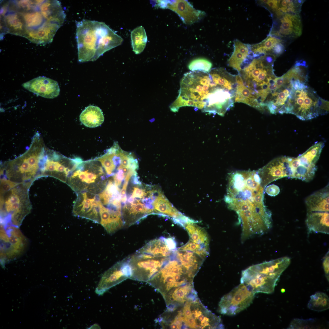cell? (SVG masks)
Here are the masks:
<instances>
[{"label": "cell", "instance_id": "6da1fadb", "mask_svg": "<svg viewBox=\"0 0 329 329\" xmlns=\"http://www.w3.org/2000/svg\"><path fill=\"white\" fill-rule=\"evenodd\" d=\"M1 35L7 33L44 44L52 42L66 17L57 0H9L2 1Z\"/></svg>", "mask_w": 329, "mask_h": 329}, {"label": "cell", "instance_id": "7a4b0ae2", "mask_svg": "<svg viewBox=\"0 0 329 329\" xmlns=\"http://www.w3.org/2000/svg\"><path fill=\"white\" fill-rule=\"evenodd\" d=\"M224 200L237 214L242 242L261 235L271 228V212L264 202V190L257 171H236L228 174Z\"/></svg>", "mask_w": 329, "mask_h": 329}, {"label": "cell", "instance_id": "3957f363", "mask_svg": "<svg viewBox=\"0 0 329 329\" xmlns=\"http://www.w3.org/2000/svg\"><path fill=\"white\" fill-rule=\"evenodd\" d=\"M76 38L78 60L82 62L96 60L123 41L105 23L87 19L76 23Z\"/></svg>", "mask_w": 329, "mask_h": 329}, {"label": "cell", "instance_id": "277c9868", "mask_svg": "<svg viewBox=\"0 0 329 329\" xmlns=\"http://www.w3.org/2000/svg\"><path fill=\"white\" fill-rule=\"evenodd\" d=\"M218 85L209 73L196 71L185 73L180 81L178 95L170 106L171 111L176 112L182 107L189 106L203 112Z\"/></svg>", "mask_w": 329, "mask_h": 329}, {"label": "cell", "instance_id": "5b68a950", "mask_svg": "<svg viewBox=\"0 0 329 329\" xmlns=\"http://www.w3.org/2000/svg\"><path fill=\"white\" fill-rule=\"evenodd\" d=\"M290 263V258L285 256L252 265L242 272L241 283L255 293H272Z\"/></svg>", "mask_w": 329, "mask_h": 329}, {"label": "cell", "instance_id": "8992f818", "mask_svg": "<svg viewBox=\"0 0 329 329\" xmlns=\"http://www.w3.org/2000/svg\"><path fill=\"white\" fill-rule=\"evenodd\" d=\"M31 185L19 183L8 191L0 194L2 225L18 227L30 212L32 205L29 191Z\"/></svg>", "mask_w": 329, "mask_h": 329}, {"label": "cell", "instance_id": "52a82bcc", "mask_svg": "<svg viewBox=\"0 0 329 329\" xmlns=\"http://www.w3.org/2000/svg\"><path fill=\"white\" fill-rule=\"evenodd\" d=\"M45 156L42 153H28L5 163L1 171V178L17 183L32 184L43 177Z\"/></svg>", "mask_w": 329, "mask_h": 329}, {"label": "cell", "instance_id": "ba28073f", "mask_svg": "<svg viewBox=\"0 0 329 329\" xmlns=\"http://www.w3.org/2000/svg\"><path fill=\"white\" fill-rule=\"evenodd\" d=\"M175 252L159 271L147 282L163 296L175 288L193 283L195 276L181 264Z\"/></svg>", "mask_w": 329, "mask_h": 329}, {"label": "cell", "instance_id": "9c48e42d", "mask_svg": "<svg viewBox=\"0 0 329 329\" xmlns=\"http://www.w3.org/2000/svg\"><path fill=\"white\" fill-rule=\"evenodd\" d=\"M179 309L174 312L173 317L182 323L183 328H224L221 318L206 308L198 298L187 301Z\"/></svg>", "mask_w": 329, "mask_h": 329}, {"label": "cell", "instance_id": "30bf717a", "mask_svg": "<svg viewBox=\"0 0 329 329\" xmlns=\"http://www.w3.org/2000/svg\"><path fill=\"white\" fill-rule=\"evenodd\" d=\"M80 163L72 170L66 183L78 193L88 192L98 194L105 188L107 182L102 167L95 164Z\"/></svg>", "mask_w": 329, "mask_h": 329}, {"label": "cell", "instance_id": "8fae6325", "mask_svg": "<svg viewBox=\"0 0 329 329\" xmlns=\"http://www.w3.org/2000/svg\"><path fill=\"white\" fill-rule=\"evenodd\" d=\"M324 146L323 142H317L296 157H288L290 178L306 182L312 180L317 169L316 164Z\"/></svg>", "mask_w": 329, "mask_h": 329}, {"label": "cell", "instance_id": "7c38bea8", "mask_svg": "<svg viewBox=\"0 0 329 329\" xmlns=\"http://www.w3.org/2000/svg\"><path fill=\"white\" fill-rule=\"evenodd\" d=\"M170 256L158 257L138 250L129 256L131 271L130 278L147 282L159 271Z\"/></svg>", "mask_w": 329, "mask_h": 329}, {"label": "cell", "instance_id": "4fadbf2b", "mask_svg": "<svg viewBox=\"0 0 329 329\" xmlns=\"http://www.w3.org/2000/svg\"><path fill=\"white\" fill-rule=\"evenodd\" d=\"M255 294L248 286L241 283L222 297L218 311L224 315H235L250 305Z\"/></svg>", "mask_w": 329, "mask_h": 329}, {"label": "cell", "instance_id": "5bb4252c", "mask_svg": "<svg viewBox=\"0 0 329 329\" xmlns=\"http://www.w3.org/2000/svg\"><path fill=\"white\" fill-rule=\"evenodd\" d=\"M131 275L128 256L116 263L104 273L96 288V293L102 295L111 288L130 278Z\"/></svg>", "mask_w": 329, "mask_h": 329}, {"label": "cell", "instance_id": "9a60e30c", "mask_svg": "<svg viewBox=\"0 0 329 329\" xmlns=\"http://www.w3.org/2000/svg\"><path fill=\"white\" fill-rule=\"evenodd\" d=\"M77 195L73 208V214L100 224L99 200L98 194L83 192L77 193Z\"/></svg>", "mask_w": 329, "mask_h": 329}, {"label": "cell", "instance_id": "2e32d148", "mask_svg": "<svg viewBox=\"0 0 329 329\" xmlns=\"http://www.w3.org/2000/svg\"><path fill=\"white\" fill-rule=\"evenodd\" d=\"M257 171L262 185L264 188L276 180L285 177L290 178L291 172L288 157L282 156L274 158Z\"/></svg>", "mask_w": 329, "mask_h": 329}, {"label": "cell", "instance_id": "e0dca14e", "mask_svg": "<svg viewBox=\"0 0 329 329\" xmlns=\"http://www.w3.org/2000/svg\"><path fill=\"white\" fill-rule=\"evenodd\" d=\"M57 155L46 156L43 176H50L66 183L69 175L79 160H70Z\"/></svg>", "mask_w": 329, "mask_h": 329}, {"label": "cell", "instance_id": "ac0fdd59", "mask_svg": "<svg viewBox=\"0 0 329 329\" xmlns=\"http://www.w3.org/2000/svg\"><path fill=\"white\" fill-rule=\"evenodd\" d=\"M160 8L168 9L176 13L183 22L191 24L200 20L205 15L204 12L197 10L186 0H161Z\"/></svg>", "mask_w": 329, "mask_h": 329}, {"label": "cell", "instance_id": "d6986e66", "mask_svg": "<svg viewBox=\"0 0 329 329\" xmlns=\"http://www.w3.org/2000/svg\"><path fill=\"white\" fill-rule=\"evenodd\" d=\"M278 18V30L269 34L280 39L284 37L296 38L302 32L301 18L299 14L286 13Z\"/></svg>", "mask_w": 329, "mask_h": 329}, {"label": "cell", "instance_id": "ffe728a7", "mask_svg": "<svg viewBox=\"0 0 329 329\" xmlns=\"http://www.w3.org/2000/svg\"><path fill=\"white\" fill-rule=\"evenodd\" d=\"M165 302L166 310L174 311L182 307L187 301L198 298L193 283L175 288L163 296Z\"/></svg>", "mask_w": 329, "mask_h": 329}, {"label": "cell", "instance_id": "44dd1931", "mask_svg": "<svg viewBox=\"0 0 329 329\" xmlns=\"http://www.w3.org/2000/svg\"><path fill=\"white\" fill-rule=\"evenodd\" d=\"M22 86L29 91L47 98L58 97L60 92L57 81L44 76L35 78L23 83Z\"/></svg>", "mask_w": 329, "mask_h": 329}, {"label": "cell", "instance_id": "7402d4cb", "mask_svg": "<svg viewBox=\"0 0 329 329\" xmlns=\"http://www.w3.org/2000/svg\"><path fill=\"white\" fill-rule=\"evenodd\" d=\"M152 205L154 214L170 217L174 222L182 226L186 222L195 221L176 209L159 189L157 191Z\"/></svg>", "mask_w": 329, "mask_h": 329}, {"label": "cell", "instance_id": "603a6c76", "mask_svg": "<svg viewBox=\"0 0 329 329\" xmlns=\"http://www.w3.org/2000/svg\"><path fill=\"white\" fill-rule=\"evenodd\" d=\"M177 249L173 237H161L150 241L139 250L157 257H167L171 256Z\"/></svg>", "mask_w": 329, "mask_h": 329}, {"label": "cell", "instance_id": "cb8c5ba5", "mask_svg": "<svg viewBox=\"0 0 329 329\" xmlns=\"http://www.w3.org/2000/svg\"><path fill=\"white\" fill-rule=\"evenodd\" d=\"M139 200L133 199L130 204H125L123 207L122 215L126 227L138 223L148 215L154 214L153 209L141 203Z\"/></svg>", "mask_w": 329, "mask_h": 329}, {"label": "cell", "instance_id": "d4e9b609", "mask_svg": "<svg viewBox=\"0 0 329 329\" xmlns=\"http://www.w3.org/2000/svg\"><path fill=\"white\" fill-rule=\"evenodd\" d=\"M307 212H329V186L318 190L306 199Z\"/></svg>", "mask_w": 329, "mask_h": 329}, {"label": "cell", "instance_id": "484cf974", "mask_svg": "<svg viewBox=\"0 0 329 329\" xmlns=\"http://www.w3.org/2000/svg\"><path fill=\"white\" fill-rule=\"evenodd\" d=\"M329 212L316 211L307 212L306 223L308 234L312 232L329 234Z\"/></svg>", "mask_w": 329, "mask_h": 329}, {"label": "cell", "instance_id": "4316f807", "mask_svg": "<svg viewBox=\"0 0 329 329\" xmlns=\"http://www.w3.org/2000/svg\"><path fill=\"white\" fill-rule=\"evenodd\" d=\"M234 51L228 61L229 66L240 71L244 64L249 59L251 52L249 44L243 43L238 39L234 41Z\"/></svg>", "mask_w": 329, "mask_h": 329}, {"label": "cell", "instance_id": "83f0119b", "mask_svg": "<svg viewBox=\"0 0 329 329\" xmlns=\"http://www.w3.org/2000/svg\"><path fill=\"white\" fill-rule=\"evenodd\" d=\"M96 160L101 162L108 176H113L121 161L118 144H114L104 154Z\"/></svg>", "mask_w": 329, "mask_h": 329}, {"label": "cell", "instance_id": "f1b7e54d", "mask_svg": "<svg viewBox=\"0 0 329 329\" xmlns=\"http://www.w3.org/2000/svg\"><path fill=\"white\" fill-rule=\"evenodd\" d=\"M175 254L181 264L195 275L205 260L196 254L189 251L177 249Z\"/></svg>", "mask_w": 329, "mask_h": 329}, {"label": "cell", "instance_id": "f546056e", "mask_svg": "<svg viewBox=\"0 0 329 329\" xmlns=\"http://www.w3.org/2000/svg\"><path fill=\"white\" fill-rule=\"evenodd\" d=\"M80 120L86 126L95 128L102 124L104 117L99 107L91 105L86 108L82 111L80 116Z\"/></svg>", "mask_w": 329, "mask_h": 329}, {"label": "cell", "instance_id": "4dcf8cb0", "mask_svg": "<svg viewBox=\"0 0 329 329\" xmlns=\"http://www.w3.org/2000/svg\"><path fill=\"white\" fill-rule=\"evenodd\" d=\"M197 222H188L183 227L187 231L189 240L196 243L209 246V240L207 232L203 228L196 224Z\"/></svg>", "mask_w": 329, "mask_h": 329}, {"label": "cell", "instance_id": "1f68e13d", "mask_svg": "<svg viewBox=\"0 0 329 329\" xmlns=\"http://www.w3.org/2000/svg\"><path fill=\"white\" fill-rule=\"evenodd\" d=\"M132 47L136 54L141 52L145 48L147 37L144 27L141 26L133 29L131 33Z\"/></svg>", "mask_w": 329, "mask_h": 329}, {"label": "cell", "instance_id": "d6a6232c", "mask_svg": "<svg viewBox=\"0 0 329 329\" xmlns=\"http://www.w3.org/2000/svg\"><path fill=\"white\" fill-rule=\"evenodd\" d=\"M308 308L312 310L321 312L329 307V299L327 295L321 292H317L310 296Z\"/></svg>", "mask_w": 329, "mask_h": 329}, {"label": "cell", "instance_id": "836d02e7", "mask_svg": "<svg viewBox=\"0 0 329 329\" xmlns=\"http://www.w3.org/2000/svg\"><path fill=\"white\" fill-rule=\"evenodd\" d=\"M177 249L179 250L192 252L204 259L209 254V246L196 243L190 240Z\"/></svg>", "mask_w": 329, "mask_h": 329}, {"label": "cell", "instance_id": "e575fe53", "mask_svg": "<svg viewBox=\"0 0 329 329\" xmlns=\"http://www.w3.org/2000/svg\"><path fill=\"white\" fill-rule=\"evenodd\" d=\"M316 319H294L290 324L288 329H313L319 327Z\"/></svg>", "mask_w": 329, "mask_h": 329}, {"label": "cell", "instance_id": "d590c367", "mask_svg": "<svg viewBox=\"0 0 329 329\" xmlns=\"http://www.w3.org/2000/svg\"><path fill=\"white\" fill-rule=\"evenodd\" d=\"M212 66V63L209 60L200 58L191 61L189 64L188 68L192 71H198L209 73Z\"/></svg>", "mask_w": 329, "mask_h": 329}, {"label": "cell", "instance_id": "8d00e7d4", "mask_svg": "<svg viewBox=\"0 0 329 329\" xmlns=\"http://www.w3.org/2000/svg\"><path fill=\"white\" fill-rule=\"evenodd\" d=\"M252 90L244 85H238L235 102H242L249 105L251 98L256 99L255 96L252 94Z\"/></svg>", "mask_w": 329, "mask_h": 329}, {"label": "cell", "instance_id": "74e56055", "mask_svg": "<svg viewBox=\"0 0 329 329\" xmlns=\"http://www.w3.org/2000/svg\"><path fill=\"white\" fill-rule=\"evenodd\" d=\"M18 184L6 178H1L0 194L8 191Z\"/></svg>", "mask_w": 329, "mask_h": 329}, {"label": "cell", "instance_id": "f35d334b", "mask_svg": "<svg viewBox=\"0 0 329 329\" xmlns=\"http://www.w3.org/2000/svg\"><path fill=\"white\" fill-rule=\"evenodd\" d=\"M259 2L260 4L268 9L270 11L274 12L275 13L278 11V0H260Z\"/></svg>", "mask_w": 329, "mask_h": 329}, {"label": "cell", "instance_id": "ab89813d", "mask_svg": "<svg viewBox=\"0 0 329 329\" xmlns=\"http://www.w3.org/2000/svg\"><path fill=\"white\" fill-rule=\"evenodd\" d=\"M289 94V91L287 89L284 90L278 94L276 101L274 102V105L278 108V111L280 108L284 104Z\"/></svg>", "mask_w": 329, "mask_h": 329}, {"label": "cell", "instance_id": "60d3db41", "mask_svg": "<svg viewBox=\"0 0 329 329\" xmlns=\"http://www.w3.org/2000/svg\"><path fill=\"white\" fill-rule=\"evenodd\" d=\"M285 47L282 42L277 43L273 48L271 53L276 56L282 54L285 50Z\"/></svg>", "mask_w": 329, "mask_h": 329}, {"label": "cell", "instance_id": "b9f144b4", "mask_svg": "<svg viewBox=\"0 0 329 329\" xmlns=\"http://www.w3.org/2000/svg\"><path fill=\"white\" fill-rule=\"evenodd\" d=\"M279 187L274 184H272L267 186L265 189V192L268 195L271 196H275L278 195L280 192Z\"/></svg>", "mask_w": 329, "mask_h": 329}, {"label": "cell", "instance_id": "7bdbcfd3", "mask_svg": "<svg viewBox=\"0 0 329 329\" xmlns=\"http://www.w3.org/2000/svg\"><path fill=\"white\" fill-rule=\"evenodd\" d=\"M329 252L328 251L323 259V266L325 277L328 281L329 279Z\"/></svg>", "mask_w": 329, "mask_h": 329}, {"label": "cell", "instance_id": "ee69618b", "mask_svg": "<svg viewBox=\"0 0 329 329\" xmlns=\"http://www.w3.org/2000/svg\"><path fill=\"white\" fill-rule=\"evenodd\" d=\"M147 195V192L146 193L143 189L137 187H133L131 197L133 198H141Z\"/></svg>", "mask_w": 329, "mask_h": 329}, {"label": "cell", "instance_id": "f6af8a7d", "mask_svg": "<svg viewBox=\"0 0 329 329\" xmlns=\"http://www.w3.org/2000/svg\"><path fill=\"white\" fill-rule=\"evenodd\" d=\"M128 181H128L125 180L124 183L120 192L121 201L124 203L126 202L127 199L126 190Z\"/></svg>", "mask_w": 329, "mask_h": 329}, {"label": "cell", "instance_id": "bcb514c9", "mask_svg": "<svg viewBox=\"0 0 329 329\" xmlns=\"http://www.w3.org/2000/svg\"><path fill=\"white\" fill-rule=\"evenodd\" d=\"M274 81L277 89L280 88L284 85V79L283 76L280 77H276L274 79Z\"/></svg>", "mask_w": 329, "mask_h": 329}, {"label": "cell", "instance_id": "7dc6e473", "mask_svg": "<svg viewBox=\"0 0 329 329\" xmlns=\"http://www.w3.org/2000/svg\"><path fill=\"white\" fill-rule=\"evenodd\" d=\"M300 66L307 68L308 65L306 64V62L304 60H298L296 62L294 66Z\"/></svg>", "mask_w": 329, "mask_h": 329}, {"label": "cell", "instance_id": "c3c4849f", "mask_svg": "<svg viewBox=\"0 0 329 329\" xmlns=\"http://www.w3.org/2000/svg\"><path fill=\"white\" fill-rule=\"evenodd\" d=\"M236 80L238 85H244L240 75H238L236 76Z\"/></svg>", "mask_w": 329, "mask_h": 329}, {"label": "cell", "instance_id": "681fc988", "mask_svg": "<svg viewBox=\"0 0 329 329\" xmlns=\"http://www.w3.org/2000/svg\"><path fill=\"white\" fill-rule=\"evenodd\" d=\"M277 89V85L275 83L272 85H269L268 90L270 92L272 91H275Z\"/></svg>", "mask_w": 329, "mask_h": 329}, {"label": "cell", "instance_id": "f907efd6", "mask_svg": "<svg viewBox=\"0 0 329 329\" xmlns=\"http://www.w3.org/2000/svg\"><path fill=\"white\" fill-rule=\"evenodd\" d=\"M285 290L284 288H282L281 290V292L282 293H284L285 292Z\"/></svg>", "mask_w": 329, "mask_h": 329}]
</instances>
